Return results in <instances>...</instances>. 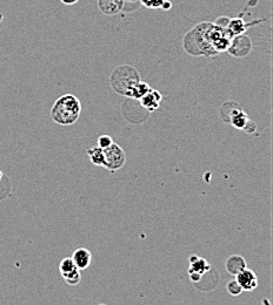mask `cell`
<instances>
[{
  "instance_id": "6da1fadb",
  "label": "cell",
  "mask_w": 273,
  "mask_h": 305,
  "mask_svg": "<svg viewBox=\"0 0 273 305\" xmlns=\"http://www.w3.org/2000/svg\"><path fill=\"white\" fill-rule=\"evenodd\" d=\"M82 113V103L75 95L65 94L56 100L51 108L53 122L61 127H70L78 122Z\"/></svg>"
},
{
  "instance_id": "7a4b0ae2",
  "label": "cell",
  "mask_w": 273,
  "mask_h": 305,
  "mask_svg": "<svg viewBox=\"0 0 273 305\" xmlns=\"http://www.w3.org/2000/svg\"><path fill=\"white\" fill-rule=\"evenodd\" d=\"M140 80L141 76L137 68L130 66V65H120L111 73L110 85L112 89L119 95L129 97L132 87Z\"/></svg>"
},
{
  "instance_id": "3957f363",
  "label": "cell",
  "mask_w": 273,
  "mask_h": 305,
  "mask_svg": "<svg viewBox=\"0 0 273 305\" xmlns=\"http://www.w3.org/2000/svg\"><path fill=\"white\" fill-rule=\"evenodd\" d=\"M105 152V165L104 168H106L108 172L114 173L117 170L122 169L126 163V152L124 151L122 147L117 143H112L111 146L104 149Z\"/></svg>"
},
{
  "instance_id": "277c9868",
  "label": "cell",
  "mask_w": 273,
  "mask_h": 305,
  "mask_svg": "<svg viewBox=\"0 0 273 305\" xmlns=\"http://www.w3.org/2000/svg\"><path fill=\"white\" fill-rule=\"evenodd\" d=\"M253 48V42L249 35L243 33L235 35L231 39L230 45H228L226 52L230 54L231 57L237 58V59H242L245 58L251 53V50Z\"/></svg>"
},
{
  "instance_id": "5b68a950",
  "label": "cell",
  "mask_w": 273,
  "mask_h": 305,
  "mask_svg": "<svg viewBox=\"0 0 273 305\" xmlns=\"http://www.w3.org/2000/svg\"><path fill=\"white\" fill-rule=\"evenodd\" d=\"M188 264H190V268H188L187 271L188 276H190V279L194 284H197V283L200 281V277H202L206 271H209V269L211 268V264L207 262L206 260L196 255H192L190 259H188Z\"/></svg>"
},
{
  "instance_id": "8992f818",
  "label": "cell",
  "mask_w": 273,
  "mask_h": 305,
  "mask_svg": "<svg viewBox=\"0 0 273 305\" xmlns=\"http://www.w3.org/2000/svg\"><path fill=\"white\" fill-rule=\"evenodd\" d=\"M236 279L240 284V286H242L243 291L247 292L254 291V290L258 288V284H259L256 272L247 268L244 269L243 271H240L239 274L236 276Z\"/></svg>"
},
{
  "instance_id": "52a82bcc",
  "label": "cell",
  "mask_w": 273,
  "mask_h": 305,
  "mask_svg": "<svg viewBox=\"0 0 273 305\" xmlns=\"http://www.w3.org/2000/svg\"><path fill=\"white\" fill-rule=\"evenodd\" d=\"M163 100V95L160 94V92L155 89H152L147 94H145V95L141 97L139 100L141 107L145 108L147 112H155L158 111V108L160 106V104H162Z\"/></svg>"
},
{
  "instance_id": "ba28073f",
  "label": "cell",
  "mask_w": 273,
  "mask_h": 305,
  "mask_svg": "<svg viewBox=\"0 0 273 305\" xmlns=\"http://www.w3.org/2000/svg\"><path fill=\"white\" fill-rule=\"evenodd\" d=\"M72 260L80 271L86 270L89 269L91 263H92V253L89 249L86 248H79L75 250L72 255Z\"/></svg>"
},
{
  "instance_id": "9c48e42d",
  "label": "cell",
  "mask_w": 273,
  "mask_h": 305,
  "mask_svg": "<svg viewBox=\"0 0 273 305\" xmlns=\"http://www.w3.org/2000/svg\"><path fill=\"white\" fill-rule=\"evenodd\" d=\"M124 0H98V9L105 16H115L123 11Z\"/></svg>"
},
{
  "instance_id": "30bf717a",
  "label": "cell",
  "mask_w": 273,
  "mask_h": 305,
  "mask_svg": "<svg viewBox=\"0 0 273 305\" xmlns=\"http://www.w3.org/2000/svg\"><path fill=\"white\" fill-rule=\"evenodd\" d=\"M225 268H226V271L228 274L232 276H236L239 274L240 271H243L244 269L247 268L246 261L243 256L240 255H232L227 259L226 262H225Z\"/></svg>"
},
{
  "instance_id": "8fae6325",
  "label": "cell",
  "mask_w": 273,
  "mask_h": 305,
  "mask_svg": "<svg viewBox=\"0 0 273 305\" xmlns=\"http://www.w3.org/2000/svg\"><path fill=\"white\" fill-rule=\"evenodd\" d=\"M261 20H257V21H253V23H250V24H246L245 21H244V19L242 17H238V18H231L230 23H228V26H227V30L231 32V34L233 35H238V34H243V33H246V30L247 27L252 26L253 24H257V23H260Z\"/></svg>"
},
{
  "instance_id": "7c38bea8",
  "label": "cell",
  "mask_w": 273,
  "mask_h": 305,
  "mask_svg": "<svg viewBox=\"0 0 273 305\" xmlns=\"http://www.w3.org/2000/svg\"><path fill=\"white\" fill-rule=\"evenodd\" d=\"M86 152H87V155H89L90 161L93 166L104 167V165H105V152H104L103 148H100L99 146L92 147V148H89V149L86 150Z\"/></svg>"
},
{
  "instance_id": "4fadbf2b",
  "label": "cell",
  "mask_w": 273,
  "mask_h": 305,
  "mask_svg": "<svg viewBox=\"0 0 273 305\" xmlns=\"http://www.w3.org/2000/svg\"><path fill=\"white\" fill-rule=\"evenodd\" d=\"M240 108L242 107L237 103H235V101H227V103H225L220 108V116L221 119H223V121L228 123L231 116L233 115L236 112H238Z\"/></svg>"
},
{
  "instance_id": "5bb4252c",
  "label": "cell",
  "mask_w": 273,
  "mask_h": 305,
  "mask_svg": "<svg viewBox=\"0 0 273 305\" xmlns=\"http://www.w3.org/2000/svg\"><path fill=\"white\" fill-rule=\"evenodd\" d=\"M249 115H247L245 112H244L242 108L238 112H236V113L231 116L230 121H228V125H231L232 127H235L236 129L243 130L244 127H245L247 120H249Z\"/></svg>"
},
{
  "instance_id": "9a60e30c",
  "label": "cell",
  "mask_w": 273,
  "mask_h": 305,
  "mask_svg": "<svg viewBox=\"0 0 273 305\" xmlns=\"http://www.w3.org/2000/svg\"><path fill=\"white\" fill-rule=\"evenodd\" d=\"M150 90H151V87L148 86L146 82L141 81L140 80V81H138L136 85L132 87L129 97H131V99H134V100H140L141 97H143L145 94H147L148 92H150Z\"/></svg>"
},
{
  "instance_id": "2e32d148",
  "label": "cell",
  "mask_w": 273,
  "mask_h": 305,
  "mask_svg": "<svg viewBox=\"0 0 273 305\" xmlns=\"http://www.w3.org/2000/svg\"><path fill=\"white\" fill-rule=\"evenodd\" d=\"M75 270H79V269L75 267L72 257H65V259L61 260V262L59 264V271L61 276H63V278H65L66 276L72 274V272Z\"/></svg>"
},
{
  "instance_id": "e0dca14e",
  "label": "cell",
  "mask_w": 273,
  "mask_h": 305,
  "mask_svg": "<svg viewBox=\"0 0 273 305\" xmlns=\"http://www.w3.org/2000/svg\"><path fill=\"white\" fill-rule=\"evenodd\" d=\"M226 289H227V292L233 297H238L242 295V292H243L242 286H240L239 283L237 282V279H232V281L228 282Z\"/></svg>"
},
{
  "instance_id": "ac0fdd59",
  "label": "cell",
  "mask_w": 273,
  "mask_h": 305,
  "mask_svg": "<svg viewBox=\"0 0 273 305\" xmlns=\"http://www.w3.org/2000/svg\"><path fill=\"white\" fill-rule=\"evenodd\" d=\"M64 281L66 282V284L71 286L78 285L80 281H82V275H80V270H75L64 278Z\"/></svg>"
},
{
  "instance_id": "d6986e66",
  "label": "cell",
  "mask_w": 273,
  "mask_h": 305,
  "mask_svg": "<svg viewBox=\"0 0 273 305\" xmlns=\"http://www.w3.org/2000/svg\"><path fill=\"white\" fill-rule=\"evenodd\" d=\"M139 3L148 10H159L162 9L164 0H139Z\"/></svg>"
},
{
  "instance_id": "ffe728a7",
  "label": "cell",
  "mask_w": 273,
  "mask_h": 305,
  "mask_svg": "<svg viewBox=\"0 0 273 305\" xmlns=\"http://www.w3.org/2000/svg\"><path fill=\"white\" fill-rule=\"evenodd\" d=\"M113 143V140H112V137L110 135H100L98 137V146L100 148H107L108 146H111V144Z\"/></svg>"
},
{
  "instance_id": "44dd1931",
  "label": "cell",
  "mask_w": 273,
  "mask_h": 305,
  "mask_svg": "<svg viewBox=\"0 0 273 305\" xmlns=\"http://www.w3.org/2000/svg\"><path fill=\"white\" fill-rule=\"evenodd\" d=\"M256 130H257V125H256V123H254L251 119L247 120L245 127H244V128H243V132H245L247 134H254V132H256Z\"/></svg>"
},
{
  "instance_id": "7402d4cb",
  "label": "cell",
  "mask_w": 273,
  "mask_h": 305,
  "mask_svg": "<svg viewBox=\"0 0 273 305\" xmlns=\"http://www.w3.org/2000/svg\"><path fill=\"white\" fill-rule=\"evenodd\" d=\"M230 20H231V18H228L226 16H220L219 18H217V20L214 21V24L223 28H227Z\"/></svg>"
},
{
  "instance_id": "603a6c76",
  "label": "cell",
  "mask_w": 273,
  "mask_h": 305,
  "mask_svg": "<svg viewBox=\"0 0 273 305\" xmlns=\"http://www.w3.org/2000/svg\"><path fill=\"white\" fill-rule=\"evenodd\" d=\"M172 9V3L170 2V0H164L163 5H162V10L164 11H169Z\"/></svg>"
},
{
  "instance_id": "cb8c5ba5",
  "label": "cell",
  "mask_w": 273,
  "mask_h": 305,
  "mask_svg": "<svg viewBox=\"0 0 273 305\" xmlns=\"http://www.w3.org/2000/svg\"><path fill=\"white\" fill-rule=\"evenodd\" d=\"M61 3L64 4V5H74V4H77L79 0H60Z\"/></svg>"
},
{
  "instance_id": "d4e9b609",
  "label": "cell",
  "mask_w": 273,
  "mask_h": 305,
  "mask_svg": "<svg viewBox=\"0 0 273 305\" xmlns=\"http://www.w3.org/2000/svg\"><path fill=\"white\" fill-rule=\"evenodd\" d=\"M139 0H124V3H137Z\"/></svg>"
},
{
  "instance_id": "484cf974",
  "label": "cell",
  "mask_w": 273,
  "mask_h": 305,
  "mask_svg": "<svg viewBox=\"0 0 273 305\" xmlns=\"http://www.w3.org/2000/svg\"><path fill=\"white\" fill-rule=\"evenodd\" d=\"M2 179H3V173L0 172V182H2Z\"/></svg>"
}]
</instances>
